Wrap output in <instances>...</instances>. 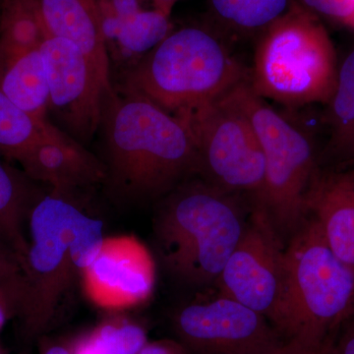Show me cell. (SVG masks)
Masks as SVG:
<instances>
[{"mask_svg":"<svg viewBox=\"0 0 354 354\" xmlns=\"http://www.w3.org/2000/svg\"><path fill=\"white\" fill-rule=\"evenodd\" d=\"M46 37L34 0H0V48L32 50Z\"/></svg>","mask_w":354,"mask_h":354,"instance_id":"obj_21","label":"cell"},{"mask_svg":"<svg viewBox=\"0 0 354 354\" xmlns=\"http://www.w3.org/2000/svg\"><path fill=\"white\" fill-rule=\"evenodd\" d=\"M184 120L194 137L196 176L244 198L251 208L261 207L265 184L264 153L250 118L232 91Z\"/></svg>","mask_w":354,"mask_h":354,"instance_id":"obj_8","label":"cell"},{"mask_svg":"<svg viewBox=\"0 0 354 354\" xmlns=\"http://www.w3.org/2000/svg\"><path fill=\"white\" fill-rule=\"evenodd\" d=\"M301 4L314 14L354 30V0H301Z\"/></svg>","mask_w":354,"mask_h":354,"instance_id":"obj_24","label":"cell"},{"mask_svg":"<svg viewBox=\"0 0 354 354\" xmlns=\"http://www.w3.org/2000/svg\"><path fill=\"white\" fill-rule=\"evenodd\" d=\"M80 143L51 121L37 120L0 91V157L18 162L35 179Z\"/></svg>","mask_w":354,"mask_h":354,"instance_id":"obj_13","label":"cell"},{"mask_svg":"<svg viewBox=\"0 0 354 354\" xmlns=\"http://www.w3.org/2000/svg\"><path fill=\"white\" fill-rule=\"evenodd\" d=\"M171 32L169 16L155 8L141 9L118 26L113 39L106 44L109 55L121 62L130 60V65L134 64Z\"/></svg>","mask_w":354,"mask_h":354,"instance_id":"obj_19","label":"cell"},{"mask_svg":"<svg viewBox=\"0 0 354 354\" xmlns=\"http://www.w3.org/2000/svg\"><path fill=\"white\" fill-rule=\"evenodd\" d=\"M72 354H101L95 348L94 342L91 339L90 335L84 337L77 342Z\"/></svg>","mask_w":354,"mask_h":354,"instance_id":"obj_30","label":"cell"},{"mask_svg":"<svg viewBox=\"0 0 354 354\" xmlns=\"http://www.w3.org/2000/svg\"><path fill=\"white\" fill-rule=\"evenodd\" d=\"M257 37L249 70L256 95L288 109L328 104L339 65L332 39L316 14L297 1Z\"/></svg>","mask_w":354,"mask_h":354,"instance_id":"obj_6","label":"cell"},{"mask_svg":"<svg viewBox=\"0 0 354 354\" xmlns=\"http://www.w3.org/2000/svg\"><path fill=\"white\" fill-rule=\"evenodd\" d=\"M232 94L252 122L265 158L262 205L281 237L292 236L306 221V198L320 169L313 139L253 92L248 80Z\"/></svg>","mask_w":354,"mask_h":354,"instance_id":"obj_7","label":"cell"},{"mask_svg":"<svg viewBox=\"0 0 354 354\" xmlns=\"http://www.w3.org/2000/svg\"><path fill=\"white\" fill-rule=\"evenodd\" d=\"M88 335L101 354H138L148 342L143 328L127 321L102 324Z\"/></svg>","mask_w":354,"mask_h":354,"instance_id":"obj_22","label":"cell"},{"mask_svg":"<svg viewBox=\"0 0 354 354\" xmlns=\"http://www.w3.org/2000/svg\"><path fill=\"white\" fill-rule=\"evenodd\" d=\"M354 313V270L337 257L307 216L286 247L278 330L288 341L322 348Z\"/></svg>","mask_w":354,"mask_h":354,"instance_id":"obj_5","label":"cell"},{"mask_svg":"<svg viewBox=\"0 0 354 354\" xmlns=\"http://www.w3.org/2000/svg\"><path fill=\"white\" fill-rule=\"evenodd\" d=\"M97 133L102 185L116 203L160 201L196 176V147L187 121L141 95L115 88L104 95Z\"/></svg>","mask_w":354,"mask_h":354,"instance_id":"obj_1","label":"cell"},{"mask_svg":"<svg viewBox=\"0 0 354 354\" xmlns=\"http://www.w3.org/2000/svg\"><path fill=\"white\" fill-rule=\"evenodd\" d=\"M326 346L322 348H308L299 342L290 341L281 351L274 354H326Z\"/></svg>","mask_w":354,"mask_h":354,"instance_id":"obj_29","label":"cell"},{"mask_svg":"<svg viewBox=\"0 0 354 354\" xmlns=\"http://www.w3.org/2000/svg\"><path fill=\"white\" fill-rule=\"evenodd\" d=\"M349 320L351 321V322H353L354 323V313H353V315L351 317V318H349Z\"/></svg>","mask_w":354,"mask_h":354,"instance_id":"obj_34","label":"cell"},{"mask_svg":"<svg viewBox=\"0 0 354 354\" xmlns=\"http://www.w3.org/2000/svg\"><path fill=\"white\" fill-rule=\"evenodd\" d=\"M326 354H354V323L349 319L328 342Z\"/></svg>","mask_w":354,"mask_h":354,"instance_id":"obj_26","label":"cell"},{"mask_svg":"<svg viewBox=\"0 0 354 354\" xmlns=\"http://www.w3.org/2000/svg\"><path fill=\"white\" fill-rule=\"evenodd\" d=\"M104 41L108 44L122 21L143 9L142 0H95Z\"/></svg>","mask_w":354,"mask_h":354,"instance_id":"obj_23","label":"cell"},{"mask_svg":"<svg viewBox=\"0 0 354 354\" xmlns=\"http://www.w3.org/2000/svg\"><path fill=\"white\" fill-rule=\"evenodd\" d=\"M251 205L194 176L158 201L153 241L165 271L191 288L216 286L245 230Z\"/></svg>","mask_w":354,"mask_h":354,"instance_id":"obj_3","label":"cell"},{"mask_svg":"<svg viewBox=\"0 0 354 354\" xmlns=\"http://www.w3.org/2000/svg\"><path fill=\"white\" fill-rule=\"evenodd\" d=\"M248 79L249 70L218 35L185 27L127 67L116 90L141 95L185 120Z\"/></svg>","mask_w":354,"mask_h":354,"instance_id":"obj_4","label":"cell"},{"mask_svg":"<svg viewBox=\"0 0 354 354\" xmlns=\"http://www.w3.org/2000/svg\"><path fill=\"white\" fill-rule=\"evenodd\" d=\"M138 354H190L187 348L180 342L162 339L153 342H147Z\"/></svg>","mask_w":354,"mask_h":354,"instance_id":"obj_28","label":"cell"},{"mask_svg":"<svg viewBox=\"0 0 354 354\" xmlns=\"http://www.w3.org/2000/svg\"><path fill=\"white\" fill-rule=\"evenodd\" d=\"M21 274L17 258L8 249L0 244V286L6 285Z\"/></svg>","mask_w":354,"mask_h":354,"instance_id":"obj_27","label":"cell"},{"mask_svg":"<svg viewBox=\"0 0 354 354\" xmlns=\"http://www.w3.org/2000/svg\"><path fill=\"white\" fill-rule=\"evenodd\" d=\"M297 0H209L214 16L228 29L259 35L290 10Z\"/></svg>","mask_w":354,"mask_h":354,"instance_id":"obj_20","label":"cell"},{"mask_svg":"<svg viewBox=\"0 0 354 354\" xmlns=\"http://www.w3.org/2000/svg\"><path fill=\"white\" fill-rule=\"evenodd\" d=\"M48 36L67 39L87 57L106 92L111 62L95 0H34Z\"/></svg>","mask_w":354,"mask_h":354,"instance_id":"obj_15","label":"cell"},{"mask_svg":"<svg viewBox=\"0 0 354 354\" xmlns=\"http://www.w3.org/2000/svg\"><path fill=\"white\" fill-rule=\"evenodd\" d=\"M50 93V114L78 143H88L101 123L108 93L82 51L67 39L48 36L41 44Z\"/></svg>","mask_w":354,"mask_h":354,"instance_id":"obj_11","label":"cell"},{"mask_svg":"<svg viewBox=\"0 0 354 354\" xmlns=\"http://www.w3.org/2000/svg\"><path fill=\"white\" fill-rule=\"evenodd\" d=\"M325 106L328 140L320 165L346 164L354 158V48L339 65L334 93Z\"/></svg>","mask_w":354,"mask_h":354,"instance_id":"obj_17","label":"cell"},{"mask_svg":"<svg viewBox=\"0 0 354 354\" xmlns=\"http://www.w3.org/2000/svg\"><path fill=\"white\" fill-rule=\"evenodd\" d=\"M152 1L153 8L164 13L165 15L171 16L172 8L176 6L178 0H151Z\"/></svg>","mask_w":354,"mask_h":354,"instance_id":"obj_31","label":"cell"},{"mask_svg":"<svg viewBox=\"0 0 354 354\" xmlns=\"http://www.w3.org/2000/svg\"><path fill=\"white\" fill-rule=\"evenodd\" d=\"M84 292L102 309L143 304L155 283V267L145 246L129 235L104 237L97 257L81 276Z\"/></svg>","mask_w":354,"mask_h":354,"instance_id":"obj_12","label":"cell"},{"mask_svg":"<svg viewBox=\"0 0 354 354\" xmlns=\"http://www.w3.org/2000/svg\"><path fill=\"white\" fill-rule=\"evenodd\" d=\"M354 165V158H353V160H349V162H346V164L339 165Z\"/></svg>","mask_w":354,"mask_h":354,"instance_id":"obj_33","label":"cell"},{"mask_svg":"<svg viewBox=\"0 0 354 354\" xmlns=\"http://www.w3.org/2000/svg\"><path fill=\"white\" fill-rule=\"evenodd\" d=\"M39 192L31 179L0 157V244L14 254L20 266L29 248L25 225Z\"/></svg>","mask_w":354,"mask_h":354,"instance_id":"obj_18","label":"cell"},{"mask_svg":"<svg viewBox=\"0 0 354 354\" xmlns=\"http://www.w3.org/2000/svg\"><path fill=\"white\" fill-rule=\"evenodd\" d=\"M306 209L333 252L354 270V165L321 167L310 186Z\"/></svg>","mask_w":354,"mask_h":354,"instance_id":"obj_14","label":"cell"},{"mask_svg":"<svg viewBox=\"0 0 354 354\" xmlns=\"http://www.w3.org/2000/svg\"><path fill=\"white\" fill-rule=\"evenodd\" d=\"M285 256L283 237L271 218L262 207H252L241 241L216 281L218 292L262 314L278 327Z\"/></svg>","mask_w":354,"mask_h":354,"instance_id":"obj_10","label":"cell"},{"mask_svg":"<svg viewBox=\"0 0 354 354\" xmlns=\"http://www.w3.org/2000/svg\"><path fill=\"white\" fill-rule=\"evenodd\" d=\"M172 326L190 354H274L290 342L262 314L220 292L184 305Z\"/></svg>","mask_w":354,"mask_h":354,"instance_id":"obj_9","label":"cell"},{"mask_svg":"<svg viewBox=\"0 0 354 354\" xmlns=\"http://www.w3.org/2000/svg\"><path fill=\"white\" fill-rule=\"evenodd\" d=\"M21 298V276L0 286V330L6 325L9 317L18 314Z\"/></svg>","mask_w":354,"mask_h":354,"instance_id":"obj_25","label":"cell"},{"mask_svg":"<svg viewBox=\"0 0 354 354\" xmlns=\"http://www.w3.org/2000/svg\"><path fill=\"white\" fill-rule=\"evenodd\" d=\"M44 354H72L68 349L62 346H51L44 351Z\"/></svg>","mask_w":354,"mask_h":354,"instance_id":"obj_32","label":"cell"},{"mask_svg":"<svg viewBox=\"0 0 354 354\" xmlns=\"http://www.w3.org/2000/svg\"><path fill=\"white\" fill-rule=\"evenodd\" d=\"M39 48L28 50L0 48V91L37 120L50 121V93Z\"/></svg>","mask_w":354,"mask_h":354,"instance_id":"obj_16","label":"cell"},{"mask_svg":"<svg viewBox=\"0 0 354 354\" xmlns=\"http://www.w3.org/2000/svg\"><path fill=\"white\" fill-rule=\"evenodd\" d=\"M74 196L57 190L41 191L28 215L29 248L20 266L18 315L29 335L50 325L104 242V223L86 213Z\"/></svg>","mask_w":354,"mask_h":354,"instance_id":"obj_2","label":"cell"}]
</instances>
